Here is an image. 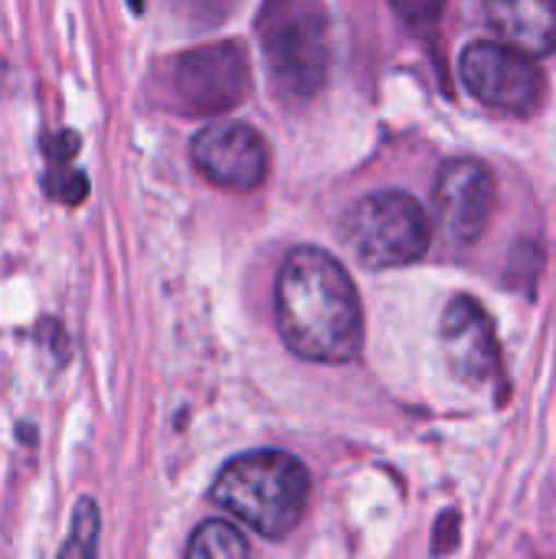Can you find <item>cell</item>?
I'll return each mask as SVG.
<instances>
[{
	"mask_svg": "<svg viewBox=\"0 0 556 559\" xmlns=\"http://www.w3.org/2000/svg\"><path fill=\"white\" fill-rule=\"evenodd\" d=\"M275 324L292 354L347 364L364 347V308L347 269L324 249H292L275 282Z\"/></svg>",
	"mask_w": 556,
	"mask_h": 559,
	"instance_id": "6da1fadb",
	"label": "cell"
},
{
	"mask_svg": "<svg viewBox=\"0 0 556 559\" xmlns=\"http://www.w3.org/2000/svg\"><path fill=\"white\" fill-rule=\"evenodd\" d=\"M308 468L279 449H259L226 462L210 488L216 508L272 540H282L298 527L308 508Z\"/></svg>",
	"mask_w": 556,
	"mask_h": 559,
	"instance_id": "7a4b0ae2",
	"label": "cell"
},
{
	"mask_svg": "<svg viewBox=\"0 0 556 559\" xmlns=\"http://www.w3.org/2000/svg\"><path fill=\"white\" fill-rule=\"evenodd\" d=\"M259 39L275 92L285 102H308L331 66L328 10L315 0H275L259 13Z\"/></svg>",
	"mask_w": 556,
	"mask_h": 559,
	"instance_id": "3957f363",
	"label": "cell"
},
{
	"mask_svg": "<svg viewBox=\"0 0 556 559\" xmlns=\"http://www.w3.org/2000/svg\"><path fill=\"white\" fill-rule=\"evenodd\" d=\"M344 242L367 269H403L426 255L429 219L410 193H370L344 216Z\"/></svg>",
	"mask_w": 556,
	"mask_h": 559,
	"instance_id": "277c9868",
	"label": "cell"
},
{
	"mask_svg": "<svg viewBox=\"0 0 556 559\" xmlns=\"http://www.w3.org/2000/svg\"><path fill=\"white\" fill-rule=\"evenodd\" d=\"M459 69L469 92L505 115H528L544 98V72L537 62L505 43L478 39L465 46Z\"/></svg>",
	"mask_w": 556,
	"mask_h": 559,
	"instance_id": "5b68a950",
	"label": "cell"
},
{
	"mask_svg": "<svg viewBox=\"0 0 556 559\" xmlns=\"http://www.w3.org/2000/svg\"><path fill=\"white\" fill-rule=\"evenodd\" d=\"M249 56L239 43L190 49L174 66V92L190 115L233 111L249 95Z\"/></svg>",
	"mask_w": 556,
	"mask_h": 559,
	"instance_id": "8992f818",
	"label": "cell"
},
{
	"mask_svg": "<svg viewBox=\"0 0 556 559\" xmlns=\"http://www.w3.org/2000/svg\"><path fill=\"white\" fill-rule=\"evenodd\" d=\"M495 200H498V183L482 160L456 157L442 164L436 177L433 203H436V219L449 242L456 246L478 242L492 223Z\"/></svg>",
	"mask_w": 556,
	"mask_h": 559,
	"instance_id": "52a82bcc",
	"label": "cell"
},
{
	"mask_svg": "<svg viewBox=\"0 0 556 559\" xmlns=\"http://www.w3.org/2000/svg\"><path fill=\"white\" fill-rule=\"evenodd\" d=\"M193 167L223 190H256L269 177V144L242 121H213L190 144Z\"/></svg>",
	"mask_w": 556,
	"mask_h": 559,
	"instance_id": "ba28073f",
	"label": "cell"
},
{
	"mask_svg": "<svg viewBox=\"0 0 556 559\" xmlns=\"http://www.w3.org/2000/svg\"><path fill=\"white\" fill-rule=\"evenodd\" d=\"M442 350L459 380L469 386H498L505 370H501V347L495 337V324L485 314V308L459 295L442 314Z\"/></svg>",
	"mask_w": 556,
	"mask_h": 559,
	"instance_id": "9c48e42d",
	"label": "cell"
},
{
	"mask_svg": "<svg viewBox=\"0 0 556 559\" xmlns=\"http://www.w3.org/2000/svg\"><path fill=\"white\" fill-rule=\"evenodd\" d=\"M485 16L501 43L524 56L556 49V0H495L485 7Z\"/></svg>",
	"mask_w": 556,
	"mask_h": 559,
	"instance_id": "30bf717a",
	"label": "cell"
},
{
	"mask_svg": "<svg viewBox=\"0 0 556 559\" xmlns=\"http://www.w3.org/2000/svg\"><path fill=\"white\" fill-rule=\"evenodd\" d=\"M184 559H249L246 537L226 521H203L190 540Z\"/></svg>",
	"mask_w": 556,
	"mask_h": 559,
	"instance_id": "8fae6325",
	"label": "cell"
},
{
	"mask_svg": "<svg viewBox=\"0 0 556 559\" xmlns=\"http://www.w3.org/2000/svg\"><path fill=\"white\" fill-rule=\"evenodd\" d=\"M95 550H98V508H95V501L82 498L75 504L72 534H69L59 559H95Z\"/></svg>",
	"mask_w": 556,
	"mask_h": 559,
	"instance_id": "7c38bea8",
	"label": "cell"
}]
</instances>
